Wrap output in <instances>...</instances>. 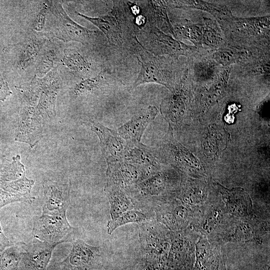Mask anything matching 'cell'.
<instances>
[{"mask_svg":"<svg viewBox=\"0 0 270 270\" xmlns=\"http://www.w3.org/2000/svg\"><path fill=\"white\" fill-rule=\"evenodd\" d=\"M34 198L8 192L0 186V210L4 206L18 202H32Z\"/></svg>","mask_w":270,"mask_h":270,"instance_id":"4316f807","label":"cell"},{"mask_svg":"<svg viewBox=\"0 0 270 270\" xmlns=\"http://www.w3.org/2000/svg\"><path fill=\"white\" fill-rule=\"evenodd\" d=\"M62 62L69 69L76 72L88 70L90 66L87 60L74 50H64Z\"/></svg>","mask_w":270,"mask_h":270,"instance_id":"7402d4cb","label":"cell"},{"mask_svg":"<svg viewBox=\"0 0 270 270\" xmlns=\"http://www.w3.org/2000/svg\"><path fill=\"white\" fill-rule=\"evenodd\" d=\"M154 150L141 142H126L123 161L152 173L157 170L158 162Z\"/></svg>","mask_w":270,"mask_h":270,"instance_id":"4fadbf2b","label":"cell"},{"mask_svg":"<svg viewBox=\"0 0 270 270\" xmlns=\"http://www.w3.org/2000/svg\"><path fill=\"white\" fill-rule=\"evenodd\" d=\"M150 12L149 20L153 26L164 33L176 38L174 28L171 24L167 12V6L164 1H148Z\"/></svg>","mask_w":270,"mask_h":270,"instance_id":"e0dca14e","label":"cell"},{"mask_svg":"<svg viewBox=\"0 0 270 270\" xmlns=\"http://www.w3.org/2000/svg\"><path fill=\"white\" fill-rule=\"evenodd\" d=\"M150 174L139 166L122 160L108 164L106 182L115 184L126 190L141 182Z\"/></svg>","mask_w":270,"mask_h":270,"instance_id":"8fae6325","label":"cell"},{"mask_svg":"<svg viewBox=\"0 0 270 270\" xmlns=\"http://www.w3.org/2000/svg\"><path fill=\"white\" fill-rule=\"evenodd\" d=\"M17 46L16 64L24 70L36 62L42 48V42L36 38H30Z\"/></svg>","mask_w":270,"mask_h":270,"instance_id":"ac0fdd59","label":"cell"},{"mask_svg":"<svg viewBox=\"0 0 270 270\" xmlns=\"http://www.w3.org/2000/svg\"><path fill=\"white\" fill-rule=\"evenodd\" d=\"M202 44L212 48H217L223 43L220 30L212 20H204Z\"/></svg>","mask_w":270,"mask_h":270,"instance_id":"d4e9b609","label":"cell"},{"mask_svg":"<svg viewBox=\"0 0 270 270\" xmlns=\"http://www.w3.org/2000/svg\"><path fill=\"white\" fill-rule=\"evenodd\" d=\"M48 10V4L44 2L32 23V28L34 30L40 32L44 28Z\"/></svg>","mask_w":270,"mask_h":270,"instance_id":"f1b7e54d","label":"cell"},{"mask_svg":"<svg viewBox=\"0 0 270 270\" xmlns=\"http://www.w3.org/2000/svg\"><path fill=\"white\" fill-rule=\"evenodd\" d=\"M158 112L156 106H150L140 110L116 130L126 142H140L146 128Z\"/></svg>","mask_w":270,"mask_h":270,"instance_id":"7c38bea8","label":"cell"},{"mask_svg":"<svg viewBox=\"0 0 270 270\" xmlns=\"http://www.w3.org/2000/svg\"><path fill=\"white\" fill-rule=\"evenodd\" d=\"M60 90V88L48 86L42 88L35 108L43 120H52L56 116V100Z\"/></svg>","mask_w":270,"mask_h":270,"instance_id":"d6986e66","label":"cell"},{"mask_svg":"<svg viewBox=\"0 0 270 270\" xmlns=\"http://www.w3.org/2000/svg\"><path fill=\"white\" fill-rule=\"evenodd\" d=\"M139 52L140 68L134 80L132 88L148 83L162 84L172 91L174 87L173 76L168 68L166 66L160 56L150 53L143 48Z\"/></svg>","mask_w":270,"mask_h":270,"instance_id":"277c9868","label":"cell"},{"mask_svg":"<svg viewBox=\"0 0 270 270\" xmlns=\"http://www.w3.org/2000/svg\"><path fill=\"white\" fill-rule=\"evenodd\" d=\"M74 230L68 220L66 212L42 214L34 222L32 234L40 241L60 244L71 242L70 236Z\"/></svg>","mask_w":270,"mask_h":270,"instance_id":"7a4b0ae2","label":"cell"},{"mask_svg":"<svg viewBox=\"0 0 270 270\" xmlns=\"http://www.w3.org/2000/svg\"><path fill=\"white\" fill-rule=\"evenodd\" d=\"M216 62L210 60H198L194 66V78L199 81L212 80L218 75Z\"/></svg>","mask_w":270,"mask_h":270,"instance_id":"603a6c76","label":"cell"},{"mask_svg":"<svg viewBox=\"0 0 270 270\" xmlns=\"http://www.w3.org/2000/svg\"><path fill=\"white\" fill-rule=\"evenodd\" d=\"M10 246L8 239L4 233L0 222V260L2 252Z\"/></svg>","mask_w":270,"mask_h":270,"instance_id":"f546056e","label":"cell"},{"mask_svg":"<svg viewBox=\"0 0 270 270\" xmlns=\"http://www.w3.org/2000/svg\"><path fill=\"white\" fill-rule=\"evenodd\" d=\"M72 248L55 270H102L103 256L99 247L88 244L81 239L72 240Z\"/></svg>","mask_w":270,"mask_h":270,"instance_id":"3957f363","label":"cell"},{"mask_svg":"<svg viewBox=\"0 0 270 270\" xmlns=\"http://www.w3.org/2000/svg\"><path fill=\"white\" fill-rule=\"evenodd\" d=\"M76 14L96 26L106 36L110 43L118 45L122 44L121 30L113 11L97 17L88 16L78 12Z\"/></svg>","mask_w":270,"mask_h":270,"instance_id":"5bb4252c","label":"cell"},{"mask_svg":"<svg viewBox=\"0 0 270 270\" xmlns=\"http://www.w3.org/2000/svg\"><path fill=\"white\" fill-rule=\"evenodd\" d=\"M221 192L230 212L238 216L248 214L252 204L248 194L241 189L226 190L222 187Z\"/></svg>","mask_w":270,"mask_h":270,"instance_id":"2e32d148","label":"cell"},{"mask_svg":"<svg viewBox=\"0 0 270 270\" xmlns=\"http://www.w3.org/2000/svg\"><path fill=\"white\" fill-rule=\"evenodd\" d=\"M213 270H225L224 264L222 262H220L217 266Z\"/></svg>","mask_w":270,"mask_h":270,"instance_id":"4dcf8cb0","label":"cell"},{"mask_svg":"<svg viewBox=\"0 0 270 270\" xmlns=\"http://www.w3.org/2000/svg\"><path fill=\"white\" fill-rule=\"evenodd\" d=\"M144 42L143 48L156 56L167 55L176 58L180 56H188L196 50L195 47L177 40L152 25H150L148 38Z\"/></svg>","mask_w":270,"mask_h":270,"instance_id":"8992f818","label":"cell"},{"mask_svg":"<svg viewBox=\"0 0 270 270\" xmlns=\"http://www.w3.org/2000/svg\"><path fill=\"white\" fill-rule=\"evenodd\" d=\"M48 4L52 14L50 30L54 36L64 42L74 41L84 44L93 32L72 20L60 2L54 1Z\"/></svg>","mask_w":270,"mask_h":270,"instance_id":"5b68a950","label":"cell"},{"mask_svg":"<svg viewBox=\"0 0 270 270\" xmlns=\"http://www.w3.org/2000/svg\"><path fill=\"white\" fill-rule=\"evenodd\" d=\"M22 246L23 252L19 270H46L54 248L59 244L36 239Z\"/></svg>","mask_w":270,"mask_h":270,"instance_id":"9c48e42d","label":"cell"},{"mask_svg":"<svg viewBox=\"0 0 270 270\" xmlns=\"http://www.w3.org/2000/svg\"><path fill=\"white\" fill-rule=\"evenodd\" d=\"M90 126L99 138L101 151L107 164L122 161L126 142L117 130L95 122H90Z\"/></svg>","mask_w":270,"mask_h":270,"instance_id":"ba28073f","label":"cell"},{"mask_svg":"<svg viewBox=\"0 0 270 270\" xmlns=\"http://www.w3.org/2000/svg\"><path fill=\"white\" fill-rule=\"evenodd\" d=\"M154 220L152 212H144L138 210L126 211L118 218L110 220L107 224V232L108 234L118 228L128 223L140 224Z\"/></svg>","mask_w":270,"mask_h":270,"instance_id":"ffe728a7","label":"cell"},{"mask_svg":"<svg viewBox=\"0 0 270 270\" xmlns=\"http://www.w3.org/2000/svg\"><path fill=\"white\" fill-rule=\"evenodd\" d=\"M214 59L224 66L229 65L234 62L236 58L235 52L226 48H220L214 55Z\"/></svg>","mask_w":270,"mask_h":270,"instance_id":"83f0119b","label":"cell"},{"mask_svg":"<svg viewBox=\"0 0 270 270\" xmlns=\"http://www.w3.org/2000/svg\"><path fill=\"white\" fill-rule=\"evenodd\" d=\"M23 249L22 246H10L2 252L0 270H19Z\"/></svg>","mask_w":270,"mask_h":270,"instance_id":"44dd1931","label":"cell"},{"mask_svg":"<svg viewBox=\"0 0 270 270\" xmlns=\"http://www.w3.org/2000/svg\"><path fill=\"white\" fill-rule=\"evenodd\" d=\"M104 192L109 201L112 220L126 211L135 209L131 198L124 188L106 182Z\"/></svg>","mask_w":270,"mask_h":270,"instance_id":"9a60e30c","label":"cell"},{"mask_svg":"<svg viewBox=\"0 0 270 270\" xmlns=\"http://www.w3.org/2000/svg\"><path fill=\"white\" fill-rule=\"evenodd\" d=\"M44 120L35 108L24 104L20 112L18 126L15 140L34 147L42 138Z\"/></svg>","mask_w":270,"mask_h":270,"instance_id":"52a82bcc","label":"cell"},{"mask_svg":"<svg viewBox=\"0 0 270 270\" xmlns=\"http://www.w3.org/2000/svg\"><path fill=\"white\" fill-rule=\"evenodd\" d=\"M103 78V74L100 73L94 77L82 80L74 88V96L80 97L97 90L102 86Z\"/></svg>","mask_w":270,"mask_h":270,"instance_id":"484cf974","label":"cell"},{"mask_svg":"<svg viewBox=\"0 0 270 270\" xmlns=\"http://www.w3.org/2000/svg\"><path fill=\"white\" fill-rule=\"evenodd\" d=\"M57 59L56 54L53 48H46L40 52L36 62V76L41 78L54 68Z\"/></svg>","mask_w":270,"mask_h":270,"instance_id":"cb8c5ba5","label":"cell"},{"mask_svg":"<svg viewBox=\"0 0 270 270\" xmlns=\"http://www.w3.org/2000/svg\"><path fill=\"white\" fill-rule=\"evenodd\" d=\"M173 236L154 220L139 224L140 248L132 270H165Z\"/></svg>","mask_w":270,"mask_h":270,"instance_id":"6da1fadb","label":"cell"},{"mask_svg":"<svg viewBox=\"0 0 270 270\" xmlns=\"http://www.w3.org/2000/svg\"><path fill=\"white\" fill-rule=\"evenodd\" d=\"M45 203L42 214H52L66 212L70 205V182L47 180L44 182Z\"/></svg>","mask_w":270,"mask_h":270,"instance_id":"30bf717a","label":"cell"}]
</instances>
